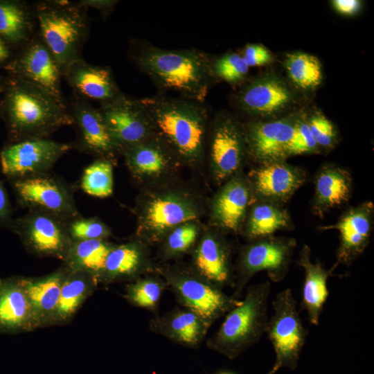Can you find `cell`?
Returning a JSON list of instances; mask_svg holds the SVG:
<instances>
[{
  "label": "cell",
  "instance_id": "277c9868",
  "mask_svg": "<svg viewBox=\"0 0 374 374\" xmlns=\"http://www.w3.org/2000/svg\"><path fill=\"white\" fill-rule=\"evenodd\" d=\"M271 288L269 281L247 286L240 304L207 339L206 347L233 360L257 344L266 332Z\"/></svg>",
  "mask_w": 374,
  "mask_h": 374
},
{
  "label": "cell",
  "instance_id": "ffe728a7",
  "mask_svg": "<svg viewBox=\"0 0 374 374\" xmlns=\"http://www.w3.org/2000/svg\"><path fill=\"white\" fill-rule=\"evenodd\" d=\"M306 179L304 170L276 161L259 164L251 170L248 181L256 199L281 204L287 202Z\"/></svg>",
  "mask_w": 374,
  "mask_h": 374
},
{
  "label": "cell",
  "instance_id": "9a60e30c",
  "mask_svg": "<svg viewBox=\"0 0 374 374\" xmlns=\"http://www.w3.org/2000/svg\"><path fill=\"white\" fill-rule=\"evenodd\" d=\"M300 116L292 113L274 119L253 120L243 125L247 153L259 164L285 161Z\"/></svg>",
  "mask_w": 374,
  "mask_h": 374
},
{
  "label": "cell",
  "instance_id": "8d00e7d4",
  "mask_svg": "<svg viewBox=\"0 0 374 374\" xmlns=\"http://www.w3.org/2000/svg\"><path fill=\"white\" fill-rule=\"evenodd\" d=\"M87 274L71 271V276L64 280L55 310L60 317H69L79 306L88 289L89 279L87 281Z\"/></svg>",
  "mask_w": 374,
  "mask_h": 374
},
{
  "label": "cell",
  "instance_id": "7dc6e473",
  "mask_svg": "<svg viewBox=\"0 0 374 374\" xmlns=\"http://www.w3.org/2000/svg\"><path fill=\"white\" fill-rule=\"evenodd\" d=\"M13 56V49L0 36V67L5 68Z\"/></svg>",
  "mask_w": 374,
  "mask_h": 374
},
{
  "label": "cell",
  "instance_id": "603a6c76",
  "mask_svg": "<svg viewBox=\"0 0 374 374\" xmlns=\"http://www.w3.org/2000/svg\"><path fill=\"white\" fill-rule=\"evenodd\" d=\"M64 76L75 96L86 100H94L103 103L122 93L109 66L93 65L82 58L71 62Z\"/></svg>",
  "mask_w": 374,
  "mask_h": 374
},
{
  "label": "cell",
  "instance_id": "d590c367",
  "mask_svg": "<svg viewBox=\"0 0 374 374\" xmlns=\"http://www.w3.org/2000/svg\"><path fill=\"white\" fill-rule=\"evenodd\" d=\"M80 187L87 194L100 198L107 197L113 193V163L96 159L87 166L82 172Z\"/></svg>",
  "mask_w": 374,
  "mask_h": 374
},
{
  "label": "cell",
  "instance_id": "9c48e42d",
  "mask_svg": "<svg viewBox=\"0 0 374 374\" xmlns=\"http://www.w3.org/2000/svg\"><path fill=\"white\" fill-rule=\"evenodd\" d=\"M18 204L69 221L80 215L72 187L48 172L10 181Z\"/></svg>",
  "mask_w": 374,
  "mask_h": 374
},
{
  "label": "cell",
  "instance_id": "ac0fdd59",
  "mask_svg": "<svg viewBox=\"0 0 374 374\" xmlns=\"http://www.w3.org/2000/svg\"><path fill=\"white\" fill-rule=\"evenodd\" d=\"M77 132L76 148L96 159L112 163L121 152L98 108L77 96L68 106Z\"/></svg>",
  "mask_w": 374,
  "mask_h": 374
},
{
  "label": "cell",
  "instance_id": "8fae6325",
  "mask_svg": "<svg viewBox=\"0 0 374 374\" xmlns=\"http://www.w3.org/2000/svg\"><path fill=\"white\" fill-rule=\"evenodd\" d=\"M71 148L48 138L8 141L0 152L1 172L9 181L48 172Z\"/></svg>",
  "mask_w": 374,
  "mask_h": 374
},
{
  "label": "cell",
  "instance_id": "6da1fadb",
  "mask_svg": "<svg viewBox=\"0 0 374 374\" xmlns=\"http://www.w3.org/2000/svg\"><path fill=\"white\" fill-rule=\"evenodd\" d=\"M138 47L131 57L157 87L204 103L217 80L213 72L214 58L210 54L195 48L163 49L146 43Z\"/></svg>",
  "mask_w": 374,
  "mask_h": 374
},
{
  "label": "cell",
  "instance_id": "7c38bea8",
  "mask_svg": "<svg viewBox=\"0 0 374 374\" xmlns=\"http://www.w3.org/2000/svg\"><path fill=\"white\" fill-rule=\"evenodd\" d=\"M238 109L254 120L281 117L297 102L294 89L274 73H265L244 85L235 96Z\"/></svg>",
  "mask_w": 374,
  "mask_h": 374
},
{
  "label": "cell",
  "instance_id": "e0dca14e",
  "mask_svg": "<svg viewBox=\"0 0 374 374\" xmlns=\"http://www.w3.org/2000/svg\"><path fill=\"white\" fill-rule=\"evenodd\" d=\"M373 213V202L366 201L346 211L337 223L319 228L339 233L336 262L331 267L333 271L341 265L350 266L365 251L371 238Z\"/></svg>",
  "mask_w": 374,
  "mask_h": 374
},
{
  "label": "cell",
  "instance_id": "f1b7e54d",
  "mask_svg": "<svg viewBox=\"0 0 374 374\" xmlns=\"http://www.w3.org/2000/svg\"><path fill=\"white\" fill-rule=\"evenodd\" d=\"M123 153L130 172L136 177H156L166 171L175 156L157 135Z\"/></svg>",
  "mask_w": 374,
  "mask_h": 374
},
{
  "label": "cell",
  "instance_id": "d6986e66",
  "mask_svg": "<svg viewBox=\"0 0 374 374\" xmlns=\"http://www.w3.org/2000/svg\"><path fill=\"white\" fill-rule=\"evenodd\" d=\"M197 215L195 207L178 196L154 197L141 209L139 237L147 243L160 241L175 227L190 222Z\"/></svg>",
  "mask_w": 374,
  "mask_h": 374
},
{
  "label": "cell",
  "instance_id": "f35d334b",
  "mask_svg": "<svg viewBox=\"0 0 374 374\" xmlns=\"http://www.w3.org/2000/svg\"><path fill=\"white\" fill-rule=\"evenodd\" d=\"M249 67L240 53L231 52L214 58L213 72L215 78L230 84H238L247 77Z\"/></svg>",
  "mask_w": 374,
  "mask_h": 374
},
{
  "label": "cell",
  "instance_id": "30bf717a",
  "mask_svg": "<svg viewBox=\"0 0 374 374\" xmlns=\"http://www.w3.org/2000/svg\"><path fill=\"white\" fill-rule=\"evenodd\" d=\"M8 76L44 90L60 105L68 107L61 88L63 75L55 57L37 33L18 49L4 68Z\"/></svg>",
  "mask_w": 374,
  "mask_h": 374
},
{
  "label": "cell",
  "instance_id": "e575fe53",
  "mask_svg": "<svg viewBox=\"0 0 374 374\" xmlns=\"http://www.w3.org/2000/svg\"><path fill=\"white\" fill-rule=\"evenodd\" d=\"M168 289L161 275L147 274L132 281L127 286L125 297L133 305L159 314L161 296Z\"/></svg>",
  "mask_w": 374,
  "mask_h": 374
},
{
  "label": "cell",
  "instance_id": "2e32d148",
  "mask_svg": "<svg viewBox=\"0 0 374 374\" xmlns=\"http://www.w3.org/2000/svg\"><path fill=\"white\" fill-rule=\"evenodd\" d=\"M247 154L243 125L229 113L218 114L210 141V158L215 179L222 182L237 173Z\"/></svg>",
  "mask_w": 374,
  "mask_h": 374
},
{
  "label": "cell",
  "instance_id": "4fadbf2b",
  "mask_svg": "<svg viewBox=\"0 0 374 374\" xmlns=\"http://www.w3.org/2000/svg\"><path fill=\"white\" fill-rule=\"evenodd\" d=\"M121 152L156 135L141 100L121 93L98 108Z\"/></svg>",
  "mask_w": 374,
  "mask_h": 374
},
{
  "label": "cell",
  "instance_id": "8992f818",
  "mask_svg": "<svg viewBox=\"0 0 374 374\" xmlns=\"http://www.w3.org/2000/svg\"><path fill=\"white\" fill-rule=\"evenodd\" d=\"M159 271L179 305L196 312L211 325L240 303L241 299L227 295L192 267L167 266Z\"/></svg>",
  "mask_w": 374,
  "mask_h": 374
},
{
  "label": "cell",
  "instance_id": "4dcf8cb0",
  "mask_svg": "<svg viewBox=\"0 0 374 374\" xmlns=\"http://www.w3.org/2000/svg\"><path fill=\"white\" fill-rule=\"evenodd\" d=\"M288 212L276 202L257 199L251 208L244 234L249 240L273 235L282 230L292 229Z\"/></svg>",
  "mask_w": 374,
  "mask_h": 374
},
{
  "label": "cell",
  "instance_id": "f6af8a7d",
  "mask_svg": "<svg viewBox=\"0 0 374 374\" xmlns=\"http://www.w3.org/2000/svg\"><path fill=\"white\" fill-rule=\"evenodd\" d=\"M334 8L340 14L352 15L357 13L362 5L358 0H334L332 1Z\"/></svg>",
  "mask_w": 374,
  "mask_h": 374
},
{
  "label": "cell",
  "instance_id": "1f68e13d",
  "mask_svg": "<svg viewBox=\"0 0 374 374\" xmlns=\"http://www.w3.org/2000/svg\"><path fill=\"white\" fill-rule=\"evenodd\" d=\"M114 246L105 239L72 242L64 260L71 271H82L100 277Z\"/></svg>",
  "mask_w": 374,
  "mask_h": 374
},
{
  "label": "cell",
  "instance_id": "4316f807",
  "mask_svg": "<svg viewBox=\"0 0 374 374\" xmlns=\"http://www.w3.org/2000/svg\"><path fill=\"white\" fill-rule=\"evenodd\" d=\"M353 188L350 172L337 165L322 166L314 178L312 210L322 217L326 212L347 202Z\"/></svg>",
  "mask_w": 374,
  "mask_h": 374
},
{
  "label": "cell",
  "instance_id": "f546056e",
  "mask_svg": "<svg viewBox=\"0 0 374 374\" xmlns=\"http://www.w3.org/2000/svg\"><path fill=\"white\" fill-rule=\"evenodd\" d=\"M32 306L18 280L0 279V330L14 332L28 324Z\"/></svg>",
  "mask_w": 374,
  "mask_h": 374
},
{
  "label": "cell",
  "instance_id": "d6a6232c",
  "mask_svg": "<svg viewBox=\"0 0 374 374\" xmlns=\"http://www.w3.org/2000/svg\"><path fill=\"white\" fill-rule=\"evenodd\" d=\"M64 275L59 271L39 280H18L33 310L42 315L56 310Z\"/></svg>",
  "mask_w": 374,
  "mask_h": 374
},
{
  "label": "cell",
  "instance_id": "52a82bcc",
  "mask_svg": "<svg viewBox=\"0 0 374 374\" xmlns=\"http://www.w3.org/2000/svg\"><path fill=\"white\" fill-rule=\"evenodd\" d=\"M296 245L294 238L274 235L251 240L240 251L231 296L240 299L251 278L260 271H266L274 283L284 280L289 271Z\"/></svg>",
  "mask_w": 374,
  "mask_h": 374
},
{
  "label": "cell",
  "instance_id": "484cf974",
  "mask_svg": "<svg viewBox=\"0 0 374 374\" xmlns=\"http://www.w3.org/2000/svg\"><path fill=\"white\" fill-rule=\"evenodd\" d=\"M145 243L141 239L115 245L107 258L100 278L108 283L121 280L133 281L149 274L153 269Z\"/></svg>",
  "mask_w": 374,
  "mask_h": 374
},
{
  "label": "cell",
  "instance_id": "7402d4cb",
  "mask_svg": "<svg viewBox=\"0 0 374 374\" xmlns=\"http://www.w3.org/2000/svg\"><path fill=\"white\" fill-rule=\"evenodd\" d=\"M211 326L196 312L181 306L154 316L148 323L152 332L192 349L203 343Z\"/></svg>",
  "mask_w": 374,
  "mask_h": 374
},
{
  "label": "cell",
  "instance_id": "681fc988",
  "mask_svg": "<svg viewBox=\"0 0 374 374\" xmlns=\"http://www.w3.org/2000/svg\"><path fill=\"white\" fill-rule=\"evenodd\" d=\"M213 374H237L234 371H229V370H220L218 371Z\"/></svg>",
  "mask_w": 374,
  "mask_h": 374
},
{
  "label": "cell",
  "instance_id": "5b68a950",
  "mask_svg": "<svg viewBox=\"0 0 374 374\" xmlns=\"http://www.w3.org/2000/svg\"><path fill=\"white\" fill-rule=\"evenodd\" d=\"M37 34L55 57L62 75L68 65L82 58L89 33L87 9L78 2L39 1L33 6Z\"/></svg>",
  "mask_w": 374,
  "mask_h": 374
},
{
  "label": "cell",
  "instance_id": "44dd1931",
  "mask_svg": "<svg viewBox=\"0 0 374 374\" xmlns=\"http://www.w3.org/2000/svg\"><path fill=\"white\" fill-rule=\"evenodd\" d=\"M191 267L201 276L223 290L234 287L231 249L226 240L217 234L206 233L198 241L193 249Z\"/></svg>",
  "mask_w": 374,
  "mask_h": 374
},
{
  "label": "cell",
  "instance_id": "ab89813d",
  "mask_svg": "<svg viewBox=\"0 0 374 374\" xmlns=\"http://www.w3.org/2000/svg\"><path fill=\"white\" fill-rule=\"evenodd\" d=\"M67 232L72 242L106 239L111 234L109 228L98 217L81 215L66 222Z\"/></svg>",
  "mask_w": 374,
  "mask_h": 374
},
{
  "label": "cell",
  "instance_id": "bcb514c9",
  "mask_svg": "<svg viewBox=\"0 0 374 374\" xmlns=\"http://www.w3.org/2000/svg\"><path fill=\"white\" fill-rule=\"evenodd\" d=\"M77 2L87 9L90 7L98 9L104 15L109 13L116 4L114 1L83 0Z\"/></svg>",
  "mask_w": 374,
  "mask_h": 374
},
{
  "label": "cell",
  "instance_id": "7a4b0ae2",
  "mask_svg": "<svg viewBox=\"0 0 374 374\" xmlns=\"http://www.w3.org/2000/svg\"><path fill=\"white\" fill-rule=\"evenodd\" d=\"M0 100V116L8 141L48 138L54 132L73 125L69 108L44 90L8 76Z\"/></svg>",
  "mask_w": 374,
  "mask_h": 374
},
{
  "label": "cell",
  "instance_id": "74e56055",
  "mask_svg": "<svg viewBox=\"0 0 374 374\" xmlns=\"http://www.w3.org/2000/svg\"><path fill=\"white\" fill-rule=\"evenodd\" d=\"M198 232L197 227L190 222L175 227L165 237L161 249L163 258H176L194 249Z\"/></svg>",
  "mask_w": 374,
  "mask_h": 374
},
{
  "label": "cell",
  "instance_id": "ba28073f",
  "mask_svg": "<svg viewBox=\"0 0 374 374\" xmlns=\"http://www.w3.org/2000/svg\"><path fill=\"white\" fill-rule=\"evenodd\" d=\"M273 314L265 334L273 346L275 362L267 374L280 368L296 370L308 331L300 317L297 302L290 288L278 293L272 301Z\"/></svg>",
  "mask_w": 374,
  "mask_h": 374
},
{
  "label": "cell",
  "instance_id": "83f0119b",
  "mask_svg": "<svg viewBox=\"0 0 374 374\" xmlns=\"http://www.w3.org/2000/svg\"><path fill=\"white\" fill-rule=\"evenodd\" d=\"M33 6L18 0H0V36L14 50L36 34Z\"/></svg>",
  "mask_w": 374,
  "mask_h": 374
},
{
  "label": "cell",
  "instance_id": "c3c4849f",
  "mask_svg": "<svg viewBox=\"0 0 374 374\" xmlns=\"http://www.w3.org/2000/svg\"><path fill=\"white\" fill-rule=\"evenodd\" d=\"M7 78L0 75V94H2L5 89Z\"/></svg>",
  "mask_w": 374,
  "mask_h": 374
},
{
  "label": "cell",
  "instance_id": "ee69618b",
  "mask_svg": "<svg viewBox=\"0 0 374 374\" xmlns=\"http://www.w3.org/2000/svg\"><path fill=\"white\" fill-rule=\"evenodd\" d=\"M12 208L3 181L0 180V226L8 229L12 218Z\"/></svg>",
  "mask_w": 374,
  "mask_h": 374
},
{
  "label": "cell",
  "instance_id": "5bb4252c",
  "mask_svg": "<svg viewBox=\"0 0 374 374\" xmlns=\"http://www.w3.org/2000/svg\"><path fill=\"white\" fill-rule=\"evenodd\" d=\"M66 222L46 213L28 211L13 219L8 229L36 254L64 260L72 242Z\"/></svg>",
  "mask_w": 374,
  "mask_h": 374
},
{
  "label": "cell",
  "instance_id": "b9f144b4",
  "mask_svg": "<svg viewBox=\"0 0 374 374\" xmlns=\"http://www.w3.org/2000/svg\"><path fill=\"white\" fill-rule=\"evenodd\" d=\"M321 152L312 137L307 121V117L301 114L289 150V157L294 155L318 153Z\"/></svg>",
  "mask_w": 374,
  "mask_h": 374
},
{
  "label": "cell",
  "instance_id": "3957f363",
  "mask_svg": "<svg viewBox=\"0 0 374 374\" xmlns=\"http://www.w3.org/2000/svg\"><path fill=\"white\" fill-rule=\"evenodd\" d=\"M140 100L156 135L175 156L189 162L201 159L208 116L204 103L161 94Z\"/></svg>",
  "mask_w": 374,
  "mask_h": 374
},
{
  "label": "cell",
  "instance_id": "cb8c5ba5",
  "mask_svg": "<svg viewBox=\"0 0 374 374\" xmlns=\"http://www.w3.org/2000/svg\"><path fill=\"white\" fill-rule=\"evenodd\" d=\"M256 200L248 179L235 176L226 182L215 199L214 220L223 229L238 232L249 206Z\"/></svg>",
  "mask_w": 374,
  "mask_h": 374
},
{
  "label": "cell",
  "instance_id": "836d02e7",
  "mask_svg": "<svg viewBox=\"0 0 374 374\" xmlns=\"http://www.w3.org/2000/svg\"><path fill=\"white\" fill-rule=\"evenodd\" d=\"M284 65L289 78L300 89H315L322 82L321 62L312 55L303 52L287 54Z\"/></svg>",
  "mask_w": 374,
  "mask_h": 374
},
{
  "label": "cell",
  "instance_id": "60d3db41",
  "mask_svg": "<svg viewBox=\"0 0 374 374\" xmlns=\"http://www.w3.org/2000/svg\"><path fill=\"white\" fill-rule=\"evenodd\" d=\"M310 133L319 149L328 150L337 143V131L333 123L324 115L315 113L307 117Z\"/></svg>",
  "mask_w": 374,
  "mask_h": 374
},
{
  "label": "cell",
  "instance_id": "d4e9b609",
  "mask_svg": "<svg viewBox=\"0 0 374 374\" xmlns=\"http://www.w3.org/2000/svg\"><path fill=\"white\" fill-rule=\"evenodd\" d=\"M297 264L303 268L305 276L301 310L306 311L310 323L317 326L329 294L327 281L334 271L325 269L319 262H313L311 249L307 244L302 247Z\"/></svg>",
  "mask_w": 374,
  "mask_h": 374
},
{
  "label": "cell",
  "instance_id": "7bdbcfd3",
  "mask_svg": "<svg viewBox=\"0 0 374 374\" xmlns=\"http://www.w3.org/2000/svg\"><path fill=\"white\" fill-rule=\"evenodd\" d=\"M249 67L262 66L271 63L274 57L271 53L262 44H248L241 53Z\"/></svg>",
  "mask_w": 374,
  "mask_h": 374
}]
</instances>
